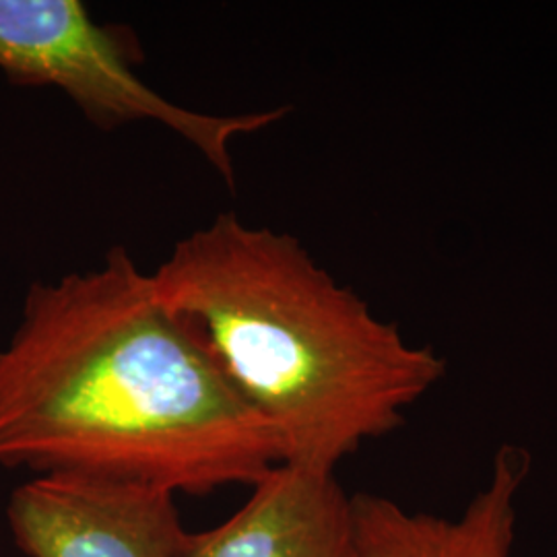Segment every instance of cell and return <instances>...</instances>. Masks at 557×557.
<instances>
[{
	"label": "cell",
	"instance_id": "6da1fadb",
	"mask_svg": "<svg viewBox=\"0 0 557 557\" xmlns=\"http://www.w3.org/2000/svg\"><path fill=\"white\" fill-rule=\"evenodd\" d=\"M281 462L277 436L124 246L29 287L0 345V467L207 496Z\"/></svg>",
	"mask_w": 557,
	"mask_h": 557
},
{
	"label": "cell",
	"instance_id": "7a4b0ae2",
	"mask_svg": "<svg viewBox=\"0 0 557 557\" xmlns=\"http://www.w3.org/2000/svg\"><path fill=\"white\" fill-rule=\"evenodd\" d=\"M151 277L277 436L285 465L335 473L446 374L436 351L379 319L298 238L234 213L178 239Z\"/></svg>",
	"mask_w": 557,
	"mask_h": 557
},
{
	"label": "cell",
	"instance_id": "3957f363",
	"mask_svg": "<svg viewBox=\"0 0 557 557\" xmlns=\"http://www.w3.org/2000/svg\"><path fill=\"white\" fill-rule=\"evenodd\" d=\"M128 29L94 20L81 0H0V73L25 87H52L100 128L156 122L193 145L234 186L232 145L287 108L207 114L168 100L139 73Z\"/></svg>",
	"mask_w": 557,
	"mask_h": 557
},
{
	"label": "cell",
	"instance_id": "277c9868",
	"mask_svg": "<svg viewBox=\"0 0 557 557\" xmlns=\"http://www.w3.org/2000/svg\"><path fill=\"white\" fill-rule=\"evenodd\" d=\"M25 557H178L176 494L140 483L34 475L7 504Z\"/></svg>",
	"mask_w": 557,
	"mask_h": 557
},
{
	"label": "cell",
	"instance_id": "5b68a950",
	"mask_svg": "<svg viewBox=\"0 0 557 557\" xmlns=\"http://www.w3.org/2000/svg\"><path fill=\"white\" fill-rule=\"evenodd\" d=\"M178 557H359L354 499L335 473L281 462L232 517L188 533Z\"/></svg>",
	"mask_w": 557,
	"mask_h": 557
},
{
	"label": "cell",
	"instance_id": "8992f818",
	"mask_svg": "<svg viewBox=\"0 0 557 557\" xmlns=\"http://www.w3.org/2000/svg\"><path fill=\"white\" fill-rule=\"evenodd\" d=\"M531 458L502 446L487 483L457 517L413 512L376 494H354L359 557H512L517 502Z\"/></svg>",
	"mask_w": 557,
	"mask_h": 557
}]
</instances>
